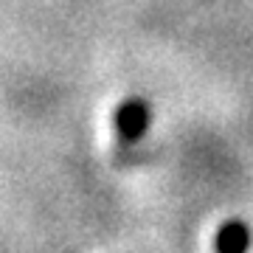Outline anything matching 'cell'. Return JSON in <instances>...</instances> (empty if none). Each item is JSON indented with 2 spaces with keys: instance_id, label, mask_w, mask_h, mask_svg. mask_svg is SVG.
<instances>
[{
  "instance_id": "obj_1",
  "label": "cell",
  "mask_w": 253,
  "mask_h": 253,
  "mask_svg": "<svg viewBox=\"0 0 253 253\" xmlns=\"http://www.w3.org/2000/svg\"><path fill=\"white\" fill-rule=\"evenodd\" d=\"M116 129L118 135L126 138V141H138V138L146 135L149 129V121H152V113H149V104L144 99H126L116 107Z\"/></svg>"
},
{
  "instance_id": "obj_2",
  "label": "cell",
  "mask_w": 253,
  "mask_h": 253,
  "mask_svg": "<svg viewBox=\"0 0 253 253\" xmlns=\"http://www.w3.org/2000/svg\"><path fill=\"white\" fill-rule=\"evenodd\" d=\"M251 245H253V234L242 219L225 222V225L217 231V239H214L217 253H248Z\"/></svg>"
}]
</instances>
